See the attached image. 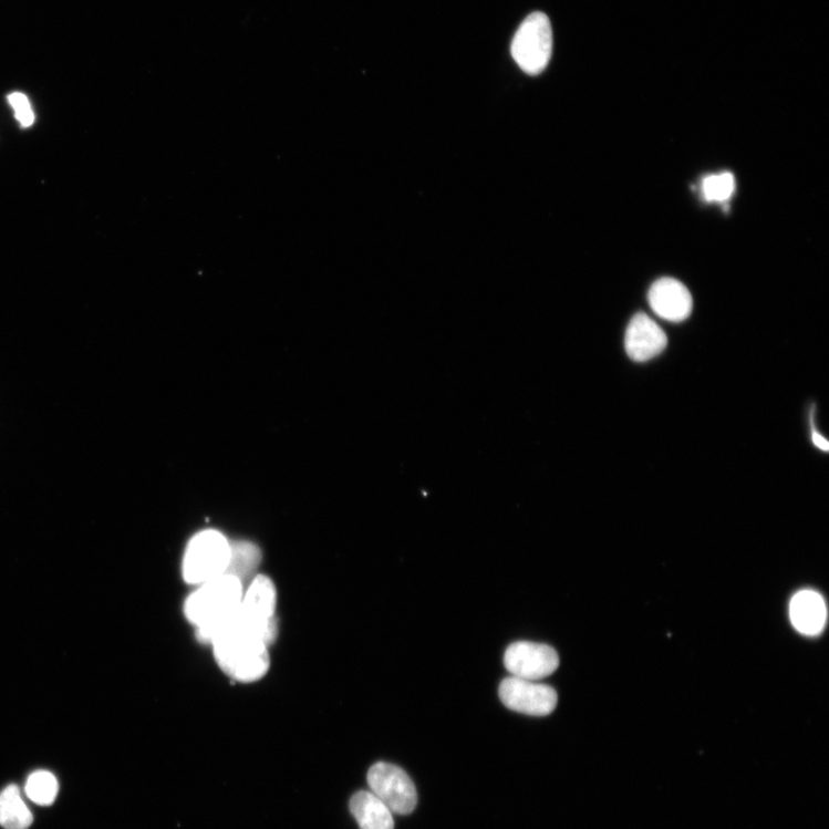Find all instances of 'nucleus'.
<instances>
[{
  "mask_svg": "<svg viewBox=\"0 0 829 829\" xmlns=\"http://www.w3.org/2000/svg\"><path fill=\"white\" fill-rule=\"evenodd\" d=\"M33 820V815L24 805L15 785L0 794V825L6 829H28Z\"/></svg>",
  "mask_w": 829,
  "mask_h": 829,
  "instance_id": "ddd939ff",
  "label": "nucleus"
},
{
  "mask_svg": "<svg viewBox=\"0 0 829 829\" xmlns=\"http://www.w3.org/2000/svg\"><path fill=\"white\" fill-rule=\"evenodd\" d=\"M649 303L657 317L680 323L691 317L694 302L690 290L681 281L662 278L651 286Z\"/></svg>",
  "mask_w": 829,
  "mask_h": 829,
  "instance_id": "1a4fd4ad",
  "label": "nucleus"
},
{
  "mask_svg": "<svg viewBox=\"0 0 829 829\" xmlns=\"http://www.w3.org/2000/svg\"><path fill=\"white\" fill-rule=\"evenodd\" d=\"M231 552L225 576H231L243 582L253 571L259 568L262 553L252 542L234 541L230 542Z\"/></svg>",
  "mask_w": 829,
  "mask_h": 829,
  "instance_id": "4468645a",
  "label": "nucleus"
},
{
  "mask_svg": "<svg viewBox=\"0 0 829 829\" xmlns=\"http://www.w3.org/2000/svg\"><path fill=\"white\" fill-rule=\"evenodd\" d=\"M669 339L664 330L647 314H635L625 332L626 354L635 362H646L661 355L667 348Z\"/></svg>",
  "mask_w": 829,
  "mask_h": 829,
  "instance_id": "9d476101",
  "label": "nucleus"
},
{
  "mask_svg": "<svg viewBox=\"0 0 829 829\" xmlns=\"http://www.w3.org/2000/svg\"><path fill=\"white\" fill-rule=\"evenodd\" d=\"M60 786L55 777L46 770H38L25 784V794L30 797L34 804L49 807L53 805L56 795H59Z\"/></svg>",
  "mask_w": 829,
  "mask_h": 829,
  "instance_id": "2eb2a0df",
  "label": "nucleus"
},
{
  "mask_svg": "<svg viewBox=\"0 0 829 829\" xmlns=\"http://www.w3.org/2000/svg\"><path fill=\"white\" fill-rule=\"evenodd\" d=\"M351 811L361 829H394L392 812L371 791H359L351 799Z\"/></svg>",
  "mask_w": 829,
  "mask_h": 829,
  "instance_id": "f8f14e48",
  "label": "nucleus"
},
{
  "mask_svg": "<svg viewBox=\"0 0 829 829\" xmlns=\"http://www.w3.org/2000/svg\"><path fill=\"white\" fill-rule=\"evenodd\" d=\"M790 620L800 634L819 635L827 621L823 598L812 590L797 592L790 603Z\"/></svg>",
  "mask_w": 829,
  "mask_h": 829,
  "instance_id": "9b49d317",
  "label": "nucleus"
},
{
  "mask_svg": "<svg viewBox=\"0 0 829 829\" xmlns=\"http://www.w3.org/2000/svg\"><path fill=\"white\" fill-rule=\"evenodd\" d=\"M277 590L265 576L256 577L243 593L240 614L271 645L278 634L276 619Z\"/></svg>",
  "mask_w": 829,
  "mask_h": 829,
  "instance_id": "423d86ee",
  "label": "nucleus"
},
{
  "mask_svg": "<svg viewBox=\"0 0 829 829\" xmlns=\"http://www.w3.org/2000/svg\"><path fill=\"white\" fill-rule=\"evenodd\" d=\"M736 189V180L730 173L709 175L702 182V194L706 203L726 204Z\"/></svg>",
  "mask_w": 829,
  "mask_h": 829,
  "instance_id": "dca6fc26",
  "label": "nucleus"
},
{
  "mask_svg": "<svg viewBox=\"0 0 829 829\" xmlns=\"http://www.w3.org/2000/svg\"><path fill=\"white\" fill-rule=\"evenodd\" d=\"M243 598L242 582L231 576L201 584L186 600L187 620L197 628V638L204 643L240 608Z\"/></svg>",
  "mask_w": 829,
  "mask_h": 829,
  "instance_id": "f03ea898",
  "label": "nucleus"
},
{
  "mask_svg": "<svg viewBox=\"0 0 829 829\" xmlns=\"http://www.w3.org/2000/svg\"><path fill=\"white\" fill-rule=\"evenodd\" d=\"M367 784L392 814L405 816L415 810L417 791L403 768L377 763L369 769Z\"/></svg>",
  "mask_w": 829,
  "mask_h": 829,
  "instance_id": "39448f33",
  "label": "nucleus"
},
{
  "mask_svg": "<svg viewBox=\"0 0 829 829\" xmlns=\"http://www.w3.org/2000/svg\"><path fill=\"white\" fill-rule=\"evenodd\" d=\"M230 541L215 530L197 533L189 541L183 576L188 584L201 586L226 574L230 561Z\"/></svg>",
  "mask_w": 829,
  "mask_h": 829,
  "instance_id": "7ed1b4c3",
  "label": "nucleus"
},
{
  "mask_svg": "<svg viewBox=\"0 0 829 829\" xmlns=\"http://www.w3.org/2000/svg\"><path fill=\"white\" fill-rule=\"evenodd\" d=\"M504 663L512 676L538 681L553 674L560 661L557 651L549 645L517 642L507 649Z\"/></svg>",
  "mask_w": 829,
  "mask_h": 829,
  "instance_id": "6e6552de",
  "label": "nucleus"
},
{
  "mask_svg": "<svg viewBox=\"0 0 829 829\" xmlns=\"http://www.w3.org/2000/svg\"><path fill=\"white\" fill-rule=\"evenodd\" d=\"M499 696L509 709L533 717L549 716L558 704V695L550 685L516 676L501 682Z\"/></svg>",
  "mask_w": 829,
  "mask_h": 829,
  "instance_id": "0eeeda50",
  "label": "nucleus"
},
{
  "mask_svg": "<svg viewBox=\"0 0 829 829\" xmlns=\"http://www.w3.org/2000/svg\"><path fill=\"white\" fill-rule=\"evenodd\" d=\"M812 442L821 450H823V452H828L829 450V444H828V442L820 434H818L815 431V428H814V432H812Z\"/></svg>",
  "mask_w": 829,
  "mask_h": 829,
  "instance_id": "a211bd4d",
  "label": "nucleus"
},
{
  "mask_svg": "<svg viewBox=\"0 0 829 829\" xmlns=\"http://www.w3.org/2000/svg\"><path fill=\"white\" fill-rule=\"evenodd\" d=\"M553 51V32L549 17L542 12L528 15L514 37L510 52L514 61L529 75L548 68Z\"/></svg>",
  "mask_w": 829,
  "mask_h": 829,
  "instance_id": "20e7f679",
  "label": "nucleus"
},
{
  "mask_svg": "<svg viewBox=\"0 0 829 829\" xmlns=\"http://www.w3.org/2000/svg\"><path fill=\"white\" fill-rule=\"evenodd\" d=\"M209 644L219 667L236 681L260 680L270 669L268 644L241 619L239 610L217 629Z\"/></svg>",
  "mask_w": 829,
  "mask_h": 829,
  "instance_id": "f257e3e1",
  "label": "nucleus"
},
{
  "mask_svg": "<svg viewBox=\"0 0 829 829\" xmlns=\"http://www.w3.org/2000/svg\"><path fill=\"white\" fill-rule=\"evenodd\" d=\"M9 103L15 111V118L22 127H31L35 122L33 108L30 100L21 93H13L9 96Z\"/></svg>",
  "mask_w": 829,
  "mask_h": 829,
  "instance_id": "f3484780",
  "label": "nucleus"
}]
</instances>
